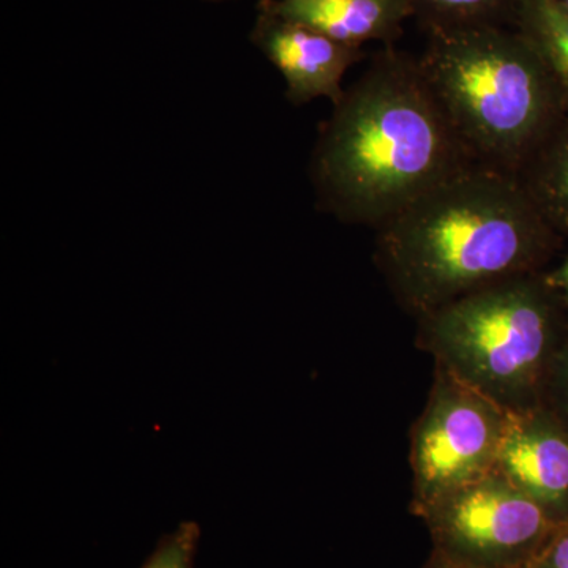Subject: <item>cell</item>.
<instances>
[{
  "mask_svg": "<svg viewBox=\"0 0 568 568\" xmlns=\"http://www.w3.org/2000/svg\"><path fill=\"white\" fill-rule=\"evenodd\" d=\"M473 164L418 58L388 44L321 125L310 179L321 211L377 231Z\"/></svg>",
  "mask_w": 568,
  "mask_h": 568,
  "instance_id": "6da1fadb",
  "label": "cell"
},
{
  "mask_svg": "<svg viewBox=\"0 0 568 568\" xmlns=\"http://www.w3.org/2000/svg\"><path fill=\"white\" fill-rule=\"evenodd\" d=\"M562 242L517 175L473 164L376 231L375 263L417 321L489 284L547 272Z\"/></svg>",
  "mask_w": 568,
  "mask_h": 568,
  "instance_id": "7a4b0ae2",
  "label": "cell"
},
{
  "mask_svg": "<svg viewBox=\"0 0 568 568\" xmlns=\"http://www.w3.org/2000/svg\"><path fill=\"white\" fill-rule=\"evenodd\" d=\"M429 89L478 166L517 175L567 114L558 85L514 28L428 33Z\"/></svg>",
  "mask_w": 568,
  "mask_h": 568,
  "instance_id": "3957f363",
  "label": "cell"
},
{
  "mask_svg": "<svg viewBox=\"0 0 568 568\" xmlns=\"http://www.w3.org/2000/svg\"><path fill=\"white\" fill-rule=\"evenodd\" d=\"M568 338V306L547 272L511 276L418 317L416 345L510 414L541 406Z\"/></svg>",
  "mask_w": 568,
  "mask_h": 568,
  "instance_id": "277c9868",
  "label": "cell"
},
{
  "mask_svg": "<svg viewBox=\"0 0 568 568\" xmlns=\"http://www.w3.org/2000/svg\"><path fill=\"white\" fill-rule=\"evenodd\" d=\"M510 413L443 366L410 429V511L416 517L440 497L495 470Z\"/></svg>",
  "mask_w": 568,
  "mask_h": 568,
  "instance_id": "5b68a950",
  "label": "cell"
},
{
  "mask_svg": "<svg viewBox=\"0 0 568 568\" xmlns=\"http://www.w3.org/2000/svg\"><path fill=\"white\" fill-rule=\"evenodd\" d=\"M420 519L433 549L474 568H529L560 529L496 470L440 497Z\"/></svg>",
  "mask_w": 568,
  "mask_h": 568,
  "instance_id": "8992f818",
  "label": "cell"
},
{
  "mask_svg": "<svg viewBox=\"0 0 568 568\" xmlns=\"http://www.w3.org/2000/svg\"><path fill=\"white\" fill-rule=\"evenodd\" d=\"M250 41L280 71L286 82V99L294 106L317 99L338 102L345 93L347 70L365 59L364 48L347 47L260 3Z\"/></svg>",
  "mask_w": 568,
  "mask_h": 568,
  "instance_id": "52a82bcc",
  "label": "cell"
},
{
  "mask_svg": "<svg viewBox=\"0 0 568 568\" xmlns=\"http://www.w3.org/2000/svg\"><path fill=\"white\" fill-rule=\"evenodd\" d=\"M495 470L558 528L568 526V426L548 407L510 414Z\"/></svg>",
  "mask_w": 568,
  "mask_h": 568,
  "instance_id": "ba28073f",
  "label": "cell"
},
{
  "mask_svg": "<svg viewBox=\"0 0 568 568\" xmlns=\"http://www.w3.org/2000/svg\"><path fill=\"white\" fill-rule=\"evenodd\" d=\"M286 20L301 22L347 47L394 44L414 18L409 0H260Z\"/></svg>",
  "mask_w": 568,
  "mask_h": 568,
  "instance_id": "9c48e42d",
  "label": "cell"
},
{
  "mask_svg": "<svg viewBox=\"0 0 568 568\" xmlns=\"http://www.w3.org/2000/svg\"><path fill=\"white\" fill-rule=\"evenodd\" d=\"M538 212L562 239L568 237V112L518 174Z\"/></svg>",
  "mask_w": 568,
  "mask_h": 568,
  "instance_id": "30bf717a",
  "label": "cell"
},
{
  "mask_svg": "<svg viewBox=\"0 0 568 568\" xmlns=\"http://www.w3.org/2000/svg\"><path fill=\"white\" fill-rule=\"evenodd\" d=\"M514 29L547 67L568 112V11L558 0H518Z\"/></svg>",
  "mask_w": 568,
  "mask_h": 568,
  "instance_id": "8fae6325",
  "label": "cell"
},
{
  "mask_svg": "<svg viewBox=\"0 0 568 568\" xmlns=\"http://www.w3.org/2000/svg\"><path fill=\"white\" fill-rule=\"evenodd\" d=\"M426 33L514 28L518 0H409Z\"/></svg>",
  "mask_w": 568,
  "mask_h": 568,
  "instance_id": "7c38bea8",
  "label": "cell"
},
{
  "mask_svg": "<svg viewBox=\"0 0 568 568\" xmlns=\"http://www.w3.org/2000/svg\"><path fill=\"white\" fill-rule=\"evenodd\" d=\"M200 536L196 523H181L174 532L162 537L141 568H193Z\"/></svg>",
  "mask_w": 568,
  "mask_h": 568,
  "instance_id": "4fadbf2b",
  "label": "cell"
},
{
  "mask_svg": "<svg viewBox=\"0 0 568 568\" xmlns=\"http://www.w3.org/2000/svg\"><path fill=\"white\" fill-rule=\"evenodd\" d=\"M541 406L548 407L568 426V338L564 343L549 372Z\"/></svg>",
  "mask_w": 568,
  "mask_h": 568,
  "instance_id": "5bb4252c",
  "label": "cell"
},
{
  "mask_svg": "<svg viewBox=\"0 0 568 568\" xmlns=\"http://www.w3.org/2000/svg\"><path fill=\"white\" fill-rule=\"evenodd\" d=\"M529 568H568V526L558 529Z\"/></svg>",
  "mask_w": 568,
  "mask_h": 568,
  "instance_id": "9a60e30c",
  "label": "cell"
},
{
  "mask_svg": "<svg viewBox=\"0 0 568 568\" xmlns=\"http://www.w3.org/2000/svg\"><path fill=\"white\" fill-rule=\"evenodd\" d=\"M547 276L549 283L555 286V290L558 291L560 297L564 298V302H566L568 306V254L564 257L562 263H560L558 267L547 271Z\"/></svg>",
  "mask_w": 568,
  "mask_h": 568,
  "instance_id": "2e32d148",
  "label": "cell"
},
{
  "mask_svg": "<svg viewBox=\"0 0 568 568\" xmlns=\"http://www.w3.org/2000/svg\"><path fill=\"white\" fill-rule=\"evenodd\" d=\"M422 568H474L466 566V564L457 562V560L447 558L443 552L436 551L433 549L432 556H429L428 560Z\"/></svg>",
  "mask_w": 568,
  "mask_h": 568,
  "instance_id": "e0dca14e",
  "label": "cell"
},
{
  "mask_svg": "<svg viewBox=\"0 0 568 568\" xmlns=\"http://www.w3.org/2000/svg\"><path fill=\"white\" fill-rule=\"evenodd\" d=\"M560 7H564L568 11V0H558Z\"/></svg>",
  "mask_w": 568,
  "mask_h": 568,
  "instance_id": "ac0fdd59",
  "label": "cell"
},
{
  "mask_svg": "<svg viewBox=\"0 0 568 568\" xmlns=\"http://www.w3.org/2000/svg\"><path fill=\"white\" fill-rule=\"evenodd\" d=\"M204 2L216 3V2H227V0H204Z\"/></svg>",
  "mask_w": 568,
  "mask_h": 568,
  "instance_id": "d6986e66",
  "label": "cell"
}]
</instances>
